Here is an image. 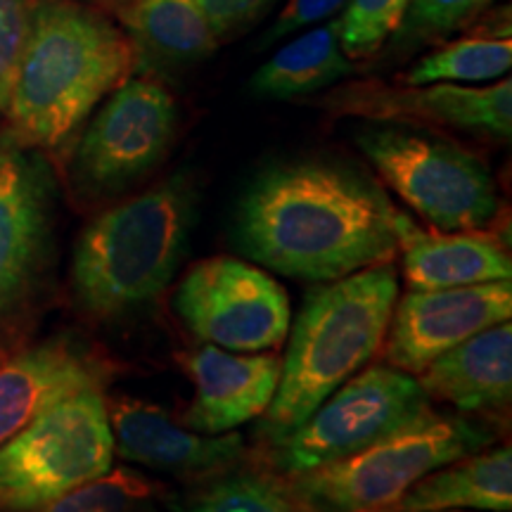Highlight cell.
Returning <instances> with one entry per match:
<instances>
[{"label": "cell", "mask_w": 512, "mask_h": 512, "mask_svg": "<svg viewBox=\"0 0 512 512\" xmlns=\"http://www.w3.org/2000/svg\"><path fill=\"white\" fill-rule=\"evenodd\" d=\"M233 238L254 264L309 283L389 264L399 252L396 209L382 185L328 157L261 171L235 211Z\"/></svg>", "instance_id": "cell-1"}, {"label": "cell", "mask_w": 512, "mask_h": 512, "mask_svg": "<svg viewBox=\"0 0 512 512\" xmlns=\"http://www.w3.org/2000/svg\"><path fill=\"white\" fill-rule=\"evenodd\" d=\"M79 3H83V5H91V8H95V10H102V12H114V15H117V12L124 8V5L128 3V0H79Z\"/></svg>", "instance_id": "cell-30"}, {"label": "cell", "mask_w": 512, "mask_h": 512, "mask_svg": "<svg viewBox=\"0 0 512 512\" xmlns=\"http://www.w3.org/2000/svg\"><path fill=\"white\" fill-rule=\"evenodd\" d=\"M133 72L131 38L105 12L79 0H38L5 112L8 138L53 150Z\"/></svg>", "instance_id": "cell-2"}, {"label": "cell", "mask_w": 512, "mask_h": 512, "mask_svg": "<svg viewBox=\"0 0 512 512\" xmlns=\"http://www.w3.org/2000/svg\"><path fill=\"white\" fill-rule=\"evenodd\" d=\"M55 178L41 150L0 140V325L22 316L53 261Z\"/></svg>", "instance_id": "cell-11"}, {"label": "cell", "mask_w": 512, "mask_h": 512, "mask_svg": "<svg viewBox=\"0 0 512 512\" xmlns=\"http://www.w3.org/2000/svg\"><path fill=\"white\" fill-rule=\"evenodd\" d=\"M496 0H411L401 27L396 29V48L411 50L434 43L453 31L465 29Z\"/></svg>", "instance_id": "cell-26"}, {"label": "cell", "mask_w": 512, "mask_h": 512, "mask_svg": "<svg viewBox=\"0 0 512 512\" xmlns=\"http://www.w3.org/2000/svg\"><path fill=\"white\" fill-rule=\"evenodd\" d=\"M342 5H347V0H290L280 15L275 17L273 27L266 31L264 43H275L280 38L294 34V31L311 27V24L323 22V19L332 17V12H337Z\"/></svg>", "instance_id": "cell-29"}, {"label": "cell", "mask_w": 512, "mask_h": 512, "mask_svg": "<svg viewBox=\"0 0 512 512\" xmlns=\"http://www.w3.org/2000/svg\"><path fill=\"white\" fill-rule=\"evenodd\" d=\"M354 74V62L339 46V19L306 31L285 43L256 69L249 88L256 98L294 100L311 95Z\"/></svg>", "instance_id": "cell-21"}, {"label": "cell", "mask_w": 512, "mask_h": 512, "mask_svg": "<svg viewBox=\"0 0 512 512\" xmlns=\"http://www.w3.org/2000/svg\"><path fill=\"white\" fill-rule=\"evenodd\" d=\"M102 387L62 396L0 444V512H29L112 470Z\"/></svg>", "instance_id": "cell-6"}, {"label": "cell", "mask_w": 512, "mask_h": 512, "mask_svg": "<svg viewBox=\"0 0 512 512\" xmlns=\"http://www.w3.org/2000/svg\"><path fill=\"white\" fill-rule=\"evenodd\" d=\"M5 361V354H3V351H0V363H3Z\"/></svg>", "instance_id": "cell-32"}, {"label": "cell", "mask_w": 512, "mask_h": 512, "mask_svg": "<svg viewBox=\"0 0 512 512\" xmlns=\"http://www.w3.org/2000/svg\"><path fill=\"white\" fill-rule=\"evenodd\" d=\"M403 278L411 290H446L512 278V259L501 238L482 230H422L396 211Z\"/></svg>", "instance_id": "cell-17"}, {"label": "cell", "mask_w": 512, "mask_h": 512, "mask_svg": "<svg viewBox=\"0 0 512 512\" xmlns=\"http://www.w3.org/2000/svg\"><path fill=\"white\" fill-rule=\"evenodd\" d=\"M136 50V69L181 72L216 48V34L195 0H128L117 12Z\"/></svg>", "instance_id": "cell-19"}, {"label": "cell", "mask_w": 512, "mask_h": 512, "mask_svg": "<svg viewBox=\"0 0 512 512\" xmlns=\"http://www.w3.org/2000/svg\"><path fill=\"white\" fill-rule=\"evenodd\" d=\"M510 316V280L446 290H411L396 299L380 349L382 361L408 375H418L434 358L491 325L505 323Z\"/></svg>", "instance_id": "cell-13"}, {"label": "cell", "mask_w": 512, "mask_h": 512, "mask_svg": "<svg viewBox=\"0 0 512 512\" xmlns=\"http://www.w3.org/2000/svg\"><path fill=\"white\" fill-rule=\"evenodd\" d=\"M411 0H347L339 17V46L351 62L377 55L387 38L401 27Z\"/></svg>", "instance_id": "cell-25"}, {"label": "cell", "mask_w": 512, "mask_h": 512, "mask_svg": "<svg viewBox=\"0 0 512 512\" xmlns=\"http://www.w3.org/2000/svg\"><path fill=\"white\" fill-rule=\"evenodd\" d=\"M162 496V484L121 465L29 512H150Z\"/></svg>", "instance_id": "cell-24"}, {"label": "cell", "mask_w": 512, "mask_h": 512, "mask_svg": "<svg viewBox=\"0 0 512 512\" xmlns=\"http://www.w3.org/2000/svg\"><path fill=\"white\" fill-rule=\"evenodd\" d=\"M441 512H479V510H441Z\"/></svg>", "instance_id": "cell-31"}, {"label": "cell", "mask_w": 512, "mask_h": 512, "mask_svg": "<svg viewBox=\"0 0 512 512\" xmlns=\"http://www.w3.org/2000/svg\"><path fill=\"white\" fill-rule=\"evenodd\" d=\"M512 64L510 38L467 36L444 43L439 50L425 55L399 76L406 86L425 83H484L503 79Z\"/></svg>", "instance_id": "cell-23"}, {"label": "cell", "mask_w": 512, "mask_h": 512, "mask_svg": "<svg viewBox=\"0 0 512 512\" xmlns=\"http://www.w3.org/2000/svg\"><path fill=\"white\" fill-rule=\"evenodd\" d=\"M31 15V0H0V114L8 112L19 62L29 41Z\"/></svg>", "instance_id": "cell-27"}, {"label": "cell", "mask_w": 512, "mask_h": 512, "mask_svg": "<svg viewBox=\"0 0 512 512\" xmlns=\"http://www.w3.org/2000/svg\"><path fill=\"white\" fill-rule=\"evenodd\" d=\"M399 299L392 264L363 268L306 294L294 320L261 437L273 441L297 430L332 392L380 354Z\"/></svg>", "instance_id": "cell-3"}, {"label": "cell", "mask_w": 512, "mask_h": 512, "mask_svg": "<svg viewBox=\"0 0 512 512\" xmlns=\"http://www.w3.org/2000/svg\"><path fill=\"white\" fill-rule=\"evenodd\" d=\"M174 512H309L287 489L285 479L256 465L240 463L197 479L174 501Z\"/></svg>", "instance_id": "cell-22"}, {"label": "cell", "mask_w": 512, "mask_h": 512, "mask_svg": "<svg viewBox=\"0 0 512 512\" xmlns=\"http://www.w3.org/2000/svg\"><path fill=\"white\" fill-rule=\"evenodd\" d=\"M415 380L427 399L448 403L460 413H501L512 399L510 320L434 358Z\"/></svg>", "instance_id": "cell-18"}, {"label": "cell", "mask_w": 512, "mask_h": 512, "mask_svg": "<svg viewBox=\"0 0 512 512\" xmlns=\"http://www.w3.org/2000/svg\"><path fill=\"white\" fill-rule=\"evenodd\" d=\"M278 0H195L216 38L252 27Z\"/></svg>", "instance_id": "cell-28"}, {"label": "cell", "mask_w": 512, "mask_h": 512, "mask_svg": "<svg viewBox=\"0 0 512 512\" xmlns=\"http://www.w3.org/2000/svg\"><path fill=\"white\" fill-rule=\"evenodd\" d=\"M174 311L197 339L238 354L283 347L290 335V297L256 264L211 256L183 275Z\"/></svg>", "instance_id": "cell-10"}, {"label": "cell", "mask_w": 512, "mask_h": 512, "mask_svg": "<svg viewBox=\"0 0 512 512\" xmlns=\"http://www.w3.org/2000/svg\"><path fill=\"white\" fill-rule=\"evenodd\" d=\"M114 366L72 335L43 339L0 363V444L29 425L62 396L86 387H105Z\"/></svg>", "instance_id": "cell-16"}, {"label": "cell", "mask_w": 512, "mask_h": 512, "mask_svg": "<svg viewBox=\"0 0 512 512\" xmlns=\"http://www.w3.org/2000/svg\"><path fill=\"white\" fill-rule=\"evenodd\" d=\"M434 415L415 375L377 363L349 377L297 430L266 441L259 463L275 475H299L354 456Z\"/></svg>", "instance_id": "cell-8"}, {"label": "cell", "mask_w": 512, "mask_h": 512, "mask_svg": "<svg viewBox=\"0 0 512 512\" xmlns=\"http://www.w3.org/2000/svg\"><path fill=\"white\" fill-rule=\"evenodd\" d=\"M491 439L479 422L437 413L354 456L280 477L309 512H380L427 472L482 451Z\"/></svg>", "instance_id": "cell-5"}, {"label": "cell", "mask_w": 512, "mask_h": 512, "mask_svg": "<svg viewBox=\"0 0 512 512\" xmlns=\"http://www.w3.org/2000/svg\"><path fill=\"white\" fill-rule=\"evenodd\" d=\"M178 361L195 387L181 425L200 434H226L261 418L271 406L283 366L275 354H238L214 344L192 349Z\"/></svg>", "instance_id": "cell-15"}, {"label": "cell", "mask_w": 512, "mask_h": 512, "mask_svg": "<svg viewBox=\"0 0 512 512\" xmlns=\"http://www.w3.org/2000/svg\"><path fill=\"white\" fill-rule=\"evenodd\" d=\"M512 508V448L470 453L427 472L380 512H441L479 510L510 512Z\"/></svg>", "instance_id": "cell-20"}, {"label": "cell", "mask_w": 512, "mask_h": 512, "mask_svg": "<svg viewBox=\"0 0 512 512\" xmlns=\"http://www.w3.org/2000/svg\"><path fill=\"white\" fill-rule=\"evenodd\" d=\"M320 105L339 117H361L375 124L453 128L496 140H510L512 133L510 79L484 88L465 83L387 86L380 81H356L328 93Z\"/></svg>", "instance_id": "cell-12"}, {"label": "cell", "mask_w": 512, "mask_h": 512, "mask_svg": "<svg viewBox=\"0 0 512 512\" xmlns=\"http://www.w3.org/2000/svg\"><path fill=\"white\" fill-rule=\"evenodd\" d=\"M354 143L382 181L434 230H479L498 211V190L477 155L437 133L399 124H368Z\"/></svg>", "instance_id": "cell-7"}, {"label": "cell", "mask_w": 512, "mask_h": 512, "mask_svg": "<svg viewBox=\"0 0 512 512\" xmlns=\"http://www.w3.org/2000/svg\"><path fill=\"white\" fill-rule=\"evenodd\" d=\"M178 107L162 83L126 79L86 126L72 157V183L86 202L112 200L155 171L176 138Z\"/></svg>", "instance_id": "cell-9"}, {"label": "cell", "mask_w": 512, "mask_h": 512, "mask_svg": "<svg viewBox=\"0 0 512 512\" xmlns=\"http://www.w3.org/2000/svg\"><path fill=\"white\" fill-rule=\"evenodd\" d=\"M195 204L190 178L176 174L95 216L72 256L79 309L93 320H119L166 290L188 252Z\"/></svg>", "instance_id": "cell-4"}, {"label": "cell", "mask_w": 512, "mask_h": 512, "mask_svg": "<svg viewBox=\"0 0 512 512\" xmlns=\"http://www.w3.org/2000/svg\"><path fill=\"white\" fill-rule=\"evenodd\" d=\"M107 413L114 456L162 475L197 482L247 458L245 439L240 434L190 432L181 422L171 420L162 408L133 396L107 399Z\"/></svg>", "instance_id": "cell-14"}]
</instances>
